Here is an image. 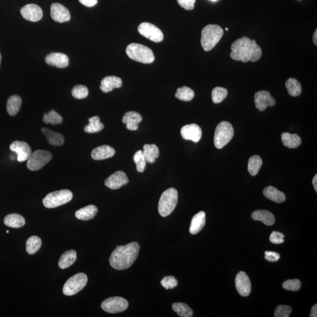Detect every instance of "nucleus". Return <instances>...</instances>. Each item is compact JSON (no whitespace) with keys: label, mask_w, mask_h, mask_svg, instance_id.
I'll list each match as a JSON object with an SVG mask.
<instances>
[{"label":"nucleus","mask_w":317,"mask_h":317,"mask_svg":"<svg viewBox=\"0 0 317 317\" xmlns=\"http://www.w3.org/2000/svg\"><path fill=\"white\" fill-rule=\"evenodd\" d=\"M227 90L223 87H216L212 91V101L214 104H219L227 97Z\"/></svg>","instance_id":"ea45409f"},{"label":"nucleus","mask_w":317,"mask_h":317,"mask_svg":"<svg viewBox=\"0 0 317 317\" xmlns=\"http://www.w3.org/2000/svg\"><path fill=\"white\" fill-rule=\"evenodd\" d=\"M77 258L76 252L75 250H70L63 253L60 258L59 266L60 269H65L73 265L75 263Z\"/></svg>","instance_id":"cd10ccee"},{"label":"nucleus","mask_w":317,"mask_h":317,"mask_svg":"<svg viewBox=\"0 0 317 317\" xmlns=\"http://www.w3.org/2000/svg\"><path fill=\"white\" fill-rule=\"evenodd\" d=\"M195 92L191 88L183 87L178 88L175 93V97L179 100L189 102L194 98Z\"/></svg>","instance_id":"4c0bfd02"},{"label":"nucleus","mask_w":317,"mask_h":317,"mask_svg":"<svg viewBox=\"0 0 317 317\" xmlns=\"http://www.w3.org/2000/svg\"><path fill=\"white\" fill-rule=\"evenodd\" d=\"M263 165V161L260 156L254 155L249 159L248 164V171L252 176L258 174Z\"/></svg>","instance_id":"e433bc0d"},{"label":"nucleus","mask_w":317,"mask_h":317,"mask_svg":"<svg viewBox=\"0 0 317 317\" xmlns=\"http://www.w3.org/2000/svg\"><path fill=\"white\" fill-rule=\"evenodd\" d=\"M286 87L289 94L291 96H298L302 93L301 84L296 79L289 78L286 82Z\"/></svg>","instance_id":"c9c22d12"},{"label":"nucleus","mask_w":317,"mask_h":317,"mask_svg":"<svg viewBox=\"0 0 317 317\" xmlns=\"http://www.w3.org/2000/svg\"><path fill=\"white\" fill-rule=\"evenodd\" d=\"M206 224V213L203 211L198 212L193 217L190 224L189 231L190 234H196L203 229Z\"/></svg>","instance_id":"5701e85b"},{"label":"nucleus","mask_w":317,"mask_h":317,"mask_svg":"<svg viewBox=\"0 0 317 317\" xmlns=\"http://www.w3.org/2000/svg\"><path fill=\"white\" fill-rule=\"evenodd\" d=\"M280 256L279 254L273 252H265V259L266 260L270 262L277 261L279 260Z\"/></svg>","instance_id":"09e8293b"},{"label":"nucleus","mask_w":317,"mask_h":317,"mask_svg":"<svg viewBox=\"0 0 317 317\" xmlns=\"http://www.w3.org/2000/svg\"><path fill=\"white\" fill-rule=\"evenodd\" d=\"M20 13L24 19L31 22L40 21L43 15L42 9L35 4L25 5L21 8Z\"/></svg>","instance_id":"2eb2a0df"},{"label":"nucleus","mask_w":317,"mask_h":317,"mask_svg":"<svg viewBox=\"0 0 317 317\" xmlns=\"http://www.w3.org/2000/svg\"><path fill=\"white\" fill-rule=\"evenodd\" d=\"M45 62L49 65L59 68H64L67 67L69 65V59L67 55L60 52H54L46 57Z\"/></svg>","instance_id":"6ab92c4d"},{"label":"nucleus","mask_w":317,"mask_h":317,"mask_svg":"<svg viewBox=\"0 0 317 317\" xmlns=\"http://www.w3.org/2000/svg\"><path fill=\"white\" fill-rule=\"evenodd\" d=\"M115 154L114 148L108 145H103L96 148L92 151L91 157L93 160L101 161L112 158Z\"/></svg>","instance_id":"4be33fe9"},{"label":"nucleus","mask_w":317,"mask_h":317,"mask_svg":"<svg viewBox=\"0 0 317 317\" xmlns=\"http://www.w3.org/2000/svg\"><path fill=\"white\" fill-rule=\"evenodd\" d=\"M6 233H9V231H8V230H7V231H6Z\"/></svg>","instance_id":"4d7b16f0"},{"label":"nucleus","mask_w":317,"mask_h":317,"mask_svg":"<svg viewBox=\"0 0 317 317\" xmlns=\"http://www.w3.org/2000/svg\"><path fill=\"white\" fill-rule=\"evenodd\" d=\"M122 81L119 77L115 76H106L102 80L100 89L104 93L112 91L115 88L122 87Z\"/></svg>","instance_id":"412c9836"},{"label":"nucleus","mask_w":317,"mask_h":317,"mask_svg":"<svg viewBox=\"0 0 317 317\" xmlns=\"http://www.w3.org/2000/svg\"><path fill=\"white\" fill-rule=\"evenodd\" d=\"M138 32L140 35L155 43L162 42L164 36L161 29L155 25L150 23H142L138 27Z\"/></svg>","instance_id":"9b49d317"},{"label":"nucleus","mask_w":317,"mask_h":317,"mask_svg":"<svg viewBox=\"0 0 317 317\" xmlns=\"http://www.w3.org/2000/svg\"><path fill=\"white\" fill-rule=\"evenodd\" d=\"M134 161L136 164L137 172L140 173L144 172L147 162L146 161L144 155H143V151L139 150L135 153Z\"/></svg>","instance_id":"a19ab883"},{"label":"nucleus","mask_w":317,"mask_h":317,"mask_svg":"<svg viewBox=\"0 0 317 317\" xmlns=\"http://www.w3.org/2000/svg\"><path fill=\"white\" fill-rule=\"evenodd\" d=\"M98 213V208L94 205H89L79 209L75 212L77 219L84 221L91 220Z\"/></svg>","instance_id":"bb28decb"},{"label":"nucleus","mask_w":317,"mask_h":317,"mask_svg":"<svg viewBox=\"0 0 317 317\" xmlns=\"http://www.w3.org/2000/svg\"><path fill=\"white\" fill-rule=\"evenodd\" d=\"M301 281L299 279L288 280L283 284V287L287 290L296 291L301 288Z\"/></svg>","instance_id":"37998d69"},{"label":"nucleus","mask_w":317,"mask_h":317,"mask_svg":"<svg viewBox=\"0 0 317 317\" xmlns=\"http://www.w3.org/2000/svg\"><path fill=\"white\" fill-rule=\"evenodd\" d=\"M104 128L103 123L100 122V118L95 116L89 119V124L85 127L84 131L88 134H94L100 132Z\"/></svg>","instance_id":"473e14b6"},{"label":"nucleus","mask_w":317,"mask_h":317,"mask_svg":"<svg viewBox=\"0 0 317 317\" xmlns=\"http://www.w3.org/2000/svg\"><path fill=\"white\" fill-rule=\"evenodd\" d=\"M181 7L186 10L194 9L196 0H177Z\"/></svg>","instance_id":"de8ad7c7"},{"label":"nucleus","mask_w":317,"mask_h":317,"mask_svg":"<svg viewBox=\"0 0 317 317\" xmlns=\"http://www.w3.org/2000/svg\"><path fill=\"white\" fill-rule=\"evenodd\" d=\"M51 16L55 21L62 23L70 20V12L65 6L60 3H54L51 6Z\"/></svg>","instance_id":"a211bd4d"},{"label":"nucleus","mask_w":317,"mask_h":317,"mask_svg":"<svg viewBox=\"0 0 317 317\" xmlns=\"http://www.w3.org/2000/svg\"><path fill=\"white\" fill-rule=\"evenodd\" d=\"M228 28L226 29V31H228Z\"/></svg>","instance_id":"13d9d810"},{"label":"nucleus","mask_w":317,"mask_h":317,"mask_svg":"<svg viewBox=\"0 0 317 317\" xmlns=\"http://www.w3.org/2000/svg\"><path fill=\"white\" fill-rule=\"evenodd\" d=\"M88 94H89L88 89L84 85H77L72 90V95L76 99H84L87 97Z\"/></svg>","instance_id":"79ce46f5"},{"label":"nucleus","mask_w":317,"mask_h":317,"mask_svg":"<svg viewBox=\"0 0 317 317\" xmlns=\"http://www.w3.org/2000/svg\"><path fill=\"white\" fill-rule=\"evenodd\" d=\"M142 121V116L134 111L126 112L122 118L123 123L126 124V128L130 131H136L139 128V123Z\"/></svg>","instance_id":"aec40b11"},{"label":"nucleus","mask_w":317,"mask_h":317,"mask_svg":"<svg viewBox=\"0 0 317 317\" xmlns=\"http://www.w3.org/2000/svg\"><path fill=\"white\" fill-rule=\"evenodd\" d=\"M263 193L264 196L275 203H282L285 202L286 199L285 194L274 187H267L263 190Z\"/></svg>","instance_id":"b1692460"},{"label":"nucleus","mask_w":317,"mask_h":317,"mask_svg":"<svg viewBox=\"0 0 317 317\" xmlns=\"http://www.w3.org/2000/svg\"><path fill=\"white\" fill-rule=\"evenodd\" d=\"M73 197L70 190L63 189L50 193L44 198L43 202L46 208L52 209L70 202Z\"/></svg>","instance_id":"0eeeda50"},{"label":"nucleus","mask_w":317,"mask_h":317,"mask_svg":"<svg viewBox=\"0 0 317 317\" xmlns=\"http://www.w3.org/2000/svg\"><path fill=\"white\" fill-rule=\"evenodd\" d=\"M234 136V129L230 122L223 121L217 126L214 132V143L217 149H222Z\"/></svg>","instance_id":"423d86ee"},{"label":"nucleus","mask_w":317,"mask_h":317,"mask_svg":"<svg viewBox=\"0 0 317 317\" xmlns=\"http://www.w3.org/2000/svg\"><path fill=\"white\" fill-rule=\"evenodd\" d=\"M41 132L45 135L49 144L59 147L64 143V137L62 134L54 132L46 128L41 129Z\"/></svg>","instance_id":"393cba45"},{"label":"nucleus","mask_w":317,"mask_h":317,"mask_svg":"<svg viewBox=\"0 0 317 317\" xmlns=\"http://www.w3.org/2000/svg\"><path fill=\"white\" fill-rule=\"evenodd\" d=\"M317 30H316L315 32H314V35H313V41L314 43L315 44V45H317Z\"/></svg>","instance_id":"864d4df0"},{"label":"nucleus","mask_w":317,"mask_h":317,"mask_svg":"<svg viewBox=\"0 0 317 317\" xmlns=\"http://www.w3.org/2000/svg\"><path fill=\"white\" fill-rule=\"evenodd\" d=\"M235 284L237 290L242 296L247 297L251 293V282L249 277L244 272H240L237 274Z\"/></svg>","instance_id":"f3484780"},{"label":"nucleus","mask_w":317,"mask_h":317,"mask_svg":"<svg viewBox=\"0 0 317 317\" xmlns=\"http://www.w3.org/2000/svg\"><path fill=\"white\" fill-rule=\"evenodd\" d=\"M128 182L129 179L125 173L122 171H118L106 179L105 184L109 189L116 190L126 185Z\"/></svg>","instance_id":"4468645a"},{"label":"nucleus","mask_w":317,"mask_h":317,"mask_svg":"<svg viewBox=\"0 0 317 317\" xmlns=\"http://www.w3.org/2000/svg\"><path fill=\"white\" fill-rule=\"evenodd\" d=\"M62 118L54 110H51L46 114H44L43 118L44 122L46 124L51 123L52 125H58L62 122Z\"/></svg>","instance_id":"58836bf2"},{"label":"nucleus","mask_w":317,"mask_h":317,"mask_svg":"<svg viewBox=\"0 0 317 317\" xmlns=\"http://www.w3.org/2000/svg\"><path fill=\"white\" fill-rule=\"evenodd\" d=\"M143 155L146 161L149 164H153L159 156V148L156 145L145 144L143 146Z\"/></svg>","instance_id":"c85d7f7f"},{"label":"nucleus","mask_w":317,"mask_h":317,"mask_svg":"<svg viewBox=\"0 0 317 317\" xmlns=\"http://www.w3.org/2000/svg\"><path fill=\"white\" fill-rule=\"evenodd\" d=\"M139 250V244L136 242L118 246L110 256L109 263L116 270L128 269L136 260Z\"/></svg>","instance_id":"f03ea898"},{"label":"nucleus","mask_w":317,"mask_h":317,"mask_svg":"<svg viewBox=\"0 0 317 317\" xmlns=\"http://www.w3.org/2000/svg\"><path fill=\"white\" fill-rule=\"evenodd\" d=\"M79 1L87 7H92L98 3V0H79Z\"/></svg>","instance_id":"8fccbe9b"},{"label":"nucleus","mask_w":317,"mask_h":317,"mask_svg":"<svg viewBox=\"0 0 317 317\" xmlns=\"http://www.w3.org/2000/svg\"><path fill=\"white\" fill-rule=\"evenodd\" d=\"M173 311L181 317H191L194 314L192 308L183 302L173 303L172 305Z\"/></svg>","instance_id":"f704fd0d"},{"label":"nucleus","mask_w":317,"mask_h":317,"mask_svg":"<svg viewBox=\"0 0 317 317\" xmlns=\"http://www.w3.org/2000/svg\"><path fill=\"white\" fill-rule=\"evenodd\" d=\"M161 283L162 287L166 289L174 288L178 285V280L173 276L165 277L162 280Z\"/></svg>","instance_id":"a18cd8bd"},{"label":"nucleus","mask_w":317,"mask_h":317,"mask_svg":"<svg viewBox=\"0 0 317 317\" xmlns=\"http://www.w3.org/2000/svg\"><path fill=\"white\" fill-rule=\"evenodd\" d=\"M10 150L17 154V161L23 162L27 161L31 155V150L28 143L23 141L13 142L10 146Z\"/></svg>","instance_id":"dca6fc26"},{"label":"nucleus","mask_w":317,"mask_h":317,"mask_svg":"<svg viewBox=\"0 0 317 317\" xmlns=\"http://www.w3.org/2000/svg\"><path fill=\"white\" fill-rule=\"evenodd\" d=\"M181 133L184 139L192 140L195 143L199 141L202 136V129L195 123L189 124L182 127Z\"/></svg>","instance_id":"ddd939ff"},{"label":"nucleus","mask_w":317,"mask_h":317,"mask_svg":"<svg viewBox=\"0 0 317 317\" xmlns=\"http://www.w3.org/2000/svg\"><path fill=\"white\" fill-rule=\"evenodd\" d=\"M178 202V190L173 187L163 193L160 198L158 211L161 216L166 217L172 213Z\"/></svg>","instance_id":"39448f33"},{"label":"nucleus","mask_w":317,"mask_h":317,"mask_svg":"<svg viewBox=\"0 0 317 317\" xmlns=\"http://www.w3.org/2000/svg\"><path fill=\"white\" fill-rule=\"evenodd\" d=\"M317 175L316 174L314 176L313 180V184L314 187V189L316 190V192H317Z\"/></svg>","instance_id":"603ef678"},{"label":"nucleus","mask_w":317,"mask_h":317,"mask_svg":"<svg viewBox=\"0 0 317 317\" xmlns=\"http://www.w3.org/2000/svg\"><path fill=\"white\" fill-rule=\"evenodd\" d=\"M310 316L311 317H317V305L315 304L313 306L312 308H311V313Z\"/></svg>","instance_id":"3c124183"},{"label":"nucleus","mask_w":317,"mask_h":317,"mask_svg":"<svg viewBox=\"0 0 317 317\" xmlns=\"http://www.w3.org/2000/svg\"><path fill=\"white\" fill-rule=\"evenodd\" d=\"M22 104L20 96L13 95L8 99L7 111L10 116H15L20 111Z\"/></svg>","instance_id":"2f4dec72"},{"label":"nucleus","mask_w":317,"mask_h":317,"mask_svg":"<svg viewBox=\"0 0 317 317\" xmlns=\"http://www.w3.org/2000/svg\"><path fill=\"white\" fill-rule=\"evenodd\" d=\"M282 140L284 145L288 148L295 149L302 143V139L299 135L284 132L282 134Z\"/></svg>","instance_id":"7c9ffc66"},{"label":"nucleus","mask_w":317,"mask_h":317,"mask_svg":"<svg viewBox=\"0 0 317 317\" xmlns=\"http://www.w3.org/2000/svg\"><path fill=\"white\" fill-rule=\"evenodd\" d=\"M1 59H2L1 54V52H0V65H1Z\"/></svg>","instance_id":"5fc2aeb1"},{"label":"nucleus","mask_w":317,"mask_h":317,"mask_svg":"<svg viewBox=\"0 0 317 317\" xmlns=\"http://www.w3.org/2000/svg\"><path fill=\"white\" fill-rule=\"evenodd\" d=\"M284 238H285V235L283 233L274 231H272L270 236V241L275 244H282L285 242Z\"/></svg>","instance_id":"49530a36"},{"label":"nucleus","mask_w":317,"mask_h":317,"mask_svg":"<svg viewBox=\"0 0 317 317\" xmlns=\"http://www.w3.org/2000/svg\"><path fill=\"white\" fill-rule=\"evenodd\" d=\"M52 158L50 151L37 150L31 153L27 160V166L31 171L40 170L51 161Z\"/></svg>","instance_id":"1a4fd4ad"},{"label":"nucleus","mask_w":317,"mask_h":317,"mask_svg":"<svg viewBox=\"0 0 317 317\" xmlns=\"http://www.w3.org/2000/svg\"><path fill=\"white\" fill-rule=\"evenodd\" d=\"M42 241L39 237L32 236L30 237L26 242V250L29 255H34L40 249Z\"/></svg>","instance_id":"72a5a7b5"},{"label":"nucleus","mask_w":317,"mask_h":317,"mask_svg":"<svg viewBox=\"0 0 317 317\" xmlns=\"http://www.w3.org/2000/svg\"><path fill=\"white\" fill-rule=\"evenodd\" d=\"M88 282L87 275L83 272L73 275L63 285L62 292L67 296H74L81 291L86 286Z\"/></svg>","instance_id":"6e6552de"},{"label":"nucleus","mask_w":317,"mask_h":317,"mask_svg":"<svg viewBox=\"0 0 317 317\" xmlns=\"http://www.w3.org/2000/svg\"><path fill=\"white\" fill-rule=\"evenodd\" d=\"M224 31L218 25L209 24L204 27L202 31L201 44L204 50H211L219 42Z\"/></svg>","instance_id":"7ed1b4c3"},{"label":"nucleus","mask_w":317,"mask_h":317,"mask_svg":"<svg viewBox=\"0 0 317 317\" xmlns=\"http://www.w3.org/2000/svg\"><path fill=\"white\" fill-rule=\"evenodd\" d=\"M4 224L12 228H20L26 224V220L21 215L13 213L7 215L4 219Z\"/></svg>","instance_id":"c756f323"},{"label":"nucleus","mask_w":317,"mask_h":317,"mask_svg":"<svg viewBox=\"0 0 317 317\" xmlns=\"http://www.w3.org/2000/svg\"><path fill=\"white\" fill-rule=\"evenodd\" d=\"M211 1H216L217 0H211Z\"/></svg>","instance_id":"6e6d98bb"},{"label":"nucleus","mask_w":317,"mask_h":317,"mask_svg":"<svg viewBox=\"0 0 317 317\" xmlns=\"http://www.w3.org/2000/svg\"><path fill=\"white\" fill-rule=\"evenodd\" d=\"M255 103L259 111H264L267 107L274 106L276 102L269 92L260 91L255 93Z\"/></svg>","instance_id":"f8f14e48"},{"label":"nucleus","mask_w":317,"mask_h":317,"mask_svg":"<svg viewBox=\"0 0 317 317\" xmlns=\"http://www.w3.org/2000/svg\"><path fill=\"white\" fill-rule=\"evenodd\" d=\"M231 59L242 62H256L260 59L262 50L255 40L243 37L234 41L231 45Z\"/></svg>","instance_id":"f257e3e1"},{"label":"nucleus","mask_w":317,"mask_h":317,"mask_svg":"<svg viewBox=\"0 0 317 317\" xmlns=\"http://www.w3.org/2000/svg\"><path fill=\"white\" fill-rule=\"evenodd\" d=\"M128 301L123 298L114 297L104 300L101 308L106 313L115 314L123 312L128 308Z\"/></svg>","instance_id":"9d476101"},{"label":"nucleus","mask_w":317,"mask_h":317,"mask_svg":"<svg viewBox=\"0 0 317 317\" xmlns=\"http://www.w3.org/2000/svg\"><path fill=\"white\" fill-rule=\"evenodd\" d=\"M292 312V309L289 306L280 305L275 308V317H288Z\"/></svg>","instance_id":"c03bdc74"},{"label":"nucleus","mask_w":317,"mask_h":317,"mask_svg":"<svg viewBox=\"0 0 317 317\" xmlns=\"http://www.w3.org/2000/svg\"><path fill=\"white\" fill-rule=\"evenodd\" d=\"M253 220L263 222L267 226H272L275 222L274 215L266 210H257L252 214Z\"/></svg>","instance_id":"a878e982"},{"label":"nucleus","mask_w":317,"mask_h":317,"mask_svg":"<svg viewBox=\"0 0 317 317\" xmlns=\"http://www.w3.org/2000/svg\"><path fill=\"white\" fill-rule=\"evenodd\" d=\"M128 56L135 61L143 63H151L155 60V56L151 49L142 44L132 43L127 46Z\"/></svg>","instance_id":"20e7f679"}]
</instances>
